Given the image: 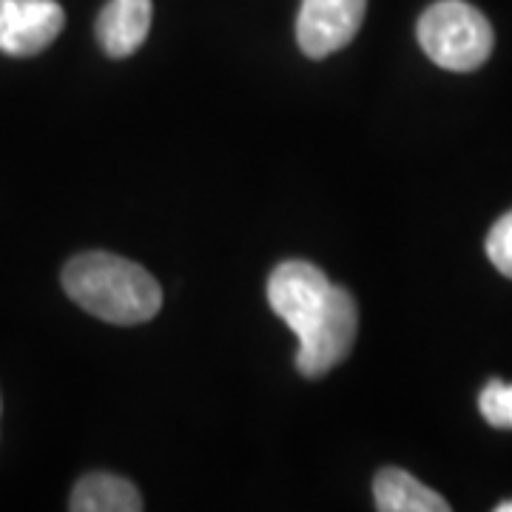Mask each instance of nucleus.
<instances>
[{
  "instance_id": "f257e3e1",
  "label": "nucleus",
  "mask_w": 512,
  "mask_h": 512,
  "mask_svg": "<svg viewBox=\"0 0 512 512\" xmlns=\"http://www.w3.org/2000/svg\"><path fill=\"white\" fill-rule=\"evenodd\" d=\"M63 291L74 305L111 325H143L163 308V291L143 265L92 251L63 268Z\"/></svg>"
},
{
  "instance_id": "f03ea898",
  "label": "nucleus",
  "mask_w": 512,
  "mask_h": 512,
  "mask_svg": "<svg viewBox=\"0 0 512 512\" xmlns=\"http://www.w3.org/2000/svg\"><path fill=\"white\" fill-rule=\"evenodd\" d=\"M424 55L447 72H476L493 55L490 20L464 0H439L419 18Z\"/></svg>"
},
{
  "instance_id": "7ed1b4c3",
  "label": "nucleus",
  "mask_w": 512,
  "mask_h": 512,
  "mask_svg": "<svg viewBox=\"0 0 512 512\" xmlns=\"http://www.w3.org/2000/svg\"><path fill=\"white\" fill-rule=\"evenodd\" d=\"M333 282L311 262L291 259L276 265L268 279V302L288 328L305 339L328 311Z\"/></svg>"
},
{
  "instance_id": "20e7f679",
  "label": "nucleus",
  "mask_w": 512,
  "mask_h": 512,
  "mask_svg": "<svg viewBox=\"0 0 512 512\" xmlns=\"http://www.w3.org/2000/svg\"><path fill=\"white\" fill-rule=\"evenodd\" d=\"M359 330V311L353 293L333 285L330 291L328 311L313 325V330L299 339L296 350V367L305 379H319L330 373L336 365H342L353 350Z\"/></svg>"
},
{
  "instance_id": "39448f33",
  "label": "nucleus",
  "mask_w": 512,
  "mask_h": 512,
  "mask_svg": "<svg viewBox=\"0 0 512 512\" xmlns=\"http://www.w3.org/2000/svg\"><path fill=\"white\" fill-rule=\"evenodd\" d=\"M367 0H302L296 18L299 49L313 60L345 49L359 35Z\"/></svg>"
},
{
  "instance_id": "423d86ee",
  "label": "nucleus",
  "mask_w": 512,
  "mask_h": 512,
  "mask_svg": "<svg viewBox=\"0 0 512 512\" xmlns=\"http://www.w3.org/2000/svg\"><path fill=\"white\" fill-rule=\"evenodd\" d=\"M66 12L57 0H0V52L32 57L55 43Z\"/></svg>"
},
{
  "instance_id": "0eeeda50",
  "label": "nucleus",
  "mask_w": 512,
  "mask_h": 512,
  "mask_svg": "<svg viewBox=\"0 0 512 512\" xmlns=\"http://www.w3.org/2000/svg\"><path fill=\"white\" fill-rule=\"evenodd\" d=\"M151 15V0H111L97 15V40L106 55H134L151 32Z\"/></svg>"
},
{
  "instance_id": "6e6552de",
  "label": "nucleus",
  "mask_w": 512,
  "mask_h": 512,
  "mask_svg": "<svg viewBox=\"0 0 512 512\" xmlns=\"http://www.w3.org/2000/svg\"><path fill=\"white\" fill-rule=\"evenodd\" d=\"M373 498L382 512H447L444 495L421 484L399 467H384L373 478Z\"/></svg>"
},
{
  "instance_id": "1a4fd4ad",
  "label": "nucleus",
  "mask_w": 512,
  "mask_h": 512,
  "mask_svg": "<svg viewBox=\"0 0 512 512\" xmlns=\"http://www.w3.org/2000/svg\"><path fill=\"white\" fill-rule=\"evenodd\" d=\"M69 510L74 512H140L143 495L128 478L92 473L74 484Z\"/></svg>"
},
{
  "instance_id": "9d476101",
  "label": "nucleus",
  "mask_w": 512,
  "mask_h": 512,
  "mask_svg": "<svg viewBox=\"0 0 512 512\" xmlns=\"http://www.w3.org/2000/svg\"><path fill=\"white\" fill-rule=\"evenodd\" d=\"M478 410L495 430H512V384L493 379L478 396Z\"/></svg>"
},
{
  "instance_id": "9b49d317",
  "label": "nucleus",
  "mask_w": 512,
  "mask_h": 512,
  "mask_svg": "<svg viewBox=\"0 0 512 512\" xmlns=\"http://www.w3.org/2000/svg\"><path fill=\"white\" fill-rule=\"evenodd\" d=\"M487 256H490V262H493L501 274L512 279V211L510 214H504V217L490 228V237H487Z\"/></svg>"
},
{
  "instance_id": "f8f14e48",
  "label": "nucleus",
  "mask_w": 512,
  "mask_h": 512,
  "mask_svg": "<svg viewBox=\"0 0 512 512\" xmlns=\"http://www.w3.org/2000/svg\"><path fill=\"white\" fill-rule=\"evenodd\" d=\"M495 510H498V512H512V501H504V504H498Z\"/></svg>"
}]
</instances>
